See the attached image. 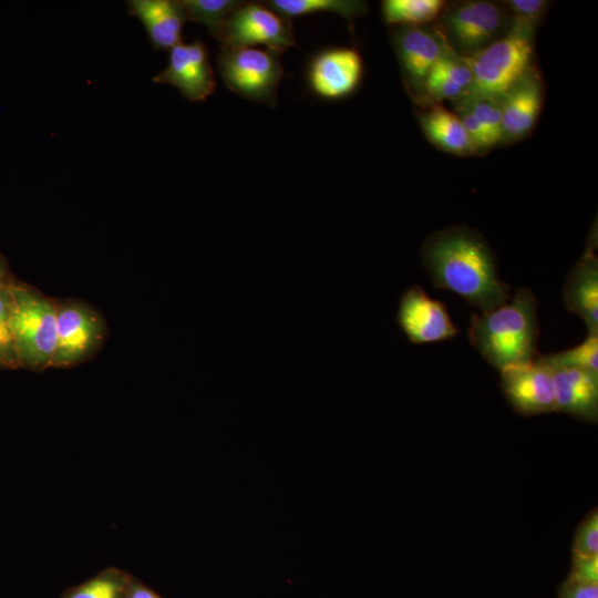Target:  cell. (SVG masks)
Wrapping results in <instances>:
<instances>
[{
  "mask_svg": "<svg viewBox=\"0 0 598 598\" xmlns=\"http://www.w3.org/2000/svg\"><path fill=\"white\" fill-rule=\"evenodd\" d=\"M217 68L226 87L258 103L277 105V91L283 75L281 52L258 48H221Z\"/></svg>",
  "mask_w": 598,
  "mask_h": 598,
  "instance_id": "5b68a950",
  "label": "cell"
},
{
  "mask_svg": "<svg viewBox=\"0 0 598 598\" xmlns=\"http://www.w3.org/2000/svg\"><path fill=\"white\" fill-rule=\"evenodd\" d=\"M542 358L551 367L577 368L598 375V334H588L579 346Z\"/></svg>",
  "mask_w": 598,
  "mask_h": 598,
  "instance_id": "603a6c76",
  "label": "cell"
},
{
  "mask_svg": "<svg viewBox=\"0 0 598 598\" xmlns=\"http://www.w3.org/2000/svg\"><path fill=\"white\" fill-rule=\"evenodd\" d=\"M574 556L582 558L598 557V515L592 512L578 527L574 543Z\"/></svg>",
  "mask_w": 598,
  "mask_h": 598,
  "instance_id": "83f0119b",
  "label": "cell"
},
{
  "mask_svg": "<svg viewBox=\"0 0 598 598\" xmlns=\"http://www.w3.org/2000/svg\"><path fill=\"white\" fill-rule=\"evenodd\" d=\"M398 322L413 343L437 342L457 334L445 306L420 286L408 288L401 296Z\"/></svg>",
  "mask_w": 598,
  "mask_h": 598,
  "instance_id": "7c38bea8",
  "label": "cell"
},
{
  "mask_svg": "<svg viewBox=\"0 0 598 598\" xmlns=\"http://www.w3.org/2000/svg\"><path fill=\"white\" fill-rule=\"evenodd\" d=\"M504 138H518L534 126L542 107V84L529 71L501 100Z\"/></svg>",
  "mask_w": 598,
  "mask_h": 598,
  "instance_id": "e0dca14e",
  "label": "cell"
},
{
  "mask_svg": "<svg viewBox=\"0 0 598 598\" xmlns=\"http://www.w3.org/2000/svg\"><path fill=\"white\" fill-rule=\"evenodd\" d=\"M422 256L433 285L460 295L481 312L511 298L509 287L499 277L488 245L467 228L434 234L424 244Z\"/></svg>",
  "mask_w": 598,
  "mask_h": 598,
  "instance_id": "6da1fadb",
  "label": "cell"
},
{
  "mask_svg": "<svg viewBox=\"0 0 598 598\" xmlns=\"http://www.w3.org/2000/svg\"><path fill=\"white\" fill-rule=\"evenodd\" d=\"M458 111H462L458 117L475 150L492 147L494 143L477 118L464 106L460 107Z\"/></svg>",
  "mask_w": 598,
  "mask_h": 598,
  "instance_id": "f1b7e54d",
  "label": "cell"
},
{
  "mask_svg": "<svg viewBox=\"0 0 598 598\" xmlns=\"http://www.w3.org/2000/svg\"><path fill=\"white\" fill-rule=\"evenodd\" d=\"M443 8L441 0H384L382 16L388 24L419 27L435 20Z\"/></svg>",
  "mask_w": 598,
  "mask_h": 598,
  "instance_id": "ffe728a7",
  "label": "cell"
},
{
  "mask_svg": "<svg viewBox=\"0 0 598 598\" xmlns=\"http://www.w3.org/2000/svg\"><path fill=\"white\" fill-rule=\"evenodd\" d=\"M533 35L509 32L482 50L465 56L472 83L465 97L501 100L530 69Z\"/></svg>",
  "mask_w": 598,
  "mask_h": 598,
  "instance_id": "277c9868",
  "label": "cell"
},
{
  "mask_svg": "<svg viewBox=\"0 0 598 598\" xmlns=\"http://www.w3.org/2000/svg\"><path fill=\"white\" fill-rule=\"evenodd\" d=\"M125 598H161L155 591L131 577Z\"/></svg>",
  "mask_w": 598,
  "mask_h": 598,
  "instance_id": "1f68e13d",
  "label": "cell"
},
{
  "mask_svg": "<svg viewBox=\"0 0 598 598\" xmlns=\"http://www.w3.org/2000/svg\"><path fill=\"white\" fill-rule=\"evenodd\" d=\"M126 4L156 50H171L183 42V28L188 20L181 0H130Z\"/></svg>",
  "mask_w": 598,
  "mask_h": 598,
  "instance_id": "2e32d148",
  "label": "cell"
},
{
  "mask_svg": "<svg viewBox=\"0 0 598 598\" xmlns=\"http://www.w3.org/2000/svg\"><path fill=\"white\" fill-rule=\"evenodd\" d=\"M427 76L448 81L466 91L472 83V71L465 56L458 55L450 47L432 66Z\"/></svg>",
  "mask_w": 598,
  "mask_h": 598,
  "instance_id": "d4e9b609",
  "label": "cell"
},
{
  "mask_svg": "<svg viewBox=\"0 0 598 598\" xmlns=\"http://www.w3.org/2000/svg\"><path fill=\"white\" fill-rule=\"evenodd\" d=\"M537 302L526 288L516 290L505 303L473 315L468 339L495 369L527 362L537 353Z\"/></svg>",
  "mask_w": 598,
  "mask_h": 598,
  "instance_id": "7a4b0ae2",
  "label": "cell"
},
{
  "mask_svg": "<svg viewBox=\"0 0 598 598\" xmlns=\"http://www.w3.org/2000/svg\"><path fill=\"white\" fill-rule=\"evenodd\" d=\"M499 371L504 393L517 412L535 415L555 411L553 371L542 355Z\"/></svg>",
  "mask_w": 598,
  "mask_h": 598,
  "instance_id": "9c48e42d",
  "label": "cell"
},
{
  "mask_svg": "<svg viewBox=\"0 0 598 598\" xmlns=\"http://www.w3.org/2000/svg\"><path fill=\"white\" fill-rule=\"evenodd\" d=\"M507 21L502 6L491 1H466L453 6L444 25L454 47L468 56L496 41Z\"/></svg>",
  "mask_w": 598,
  "mask_h": 598,
  "instance_id": "ba28073f",
  "label": "cell"
},
{
  "mask_svg": "<svg viewBox=\"0 0 598 598\" xmlns=\"http://www.w3.org/2000/svg\"><path fill=\"white\" fill-rule=\"evenodd\" d=\"M10 285L0 289V368L19 369L11 318L12 297Z\"/></svg>",
  "mask_w": 598,
  "mask_h": 598,
  "instance_id": "cb8c5ba5",
  "label": "cell"
},
{
  "mask_svg": "<svg viewBox=\"0 0 598 598\" xmlns=\"http://www.w3.org/2000/svg\"><path fill=\"white\" fill-rule=\"evenodd\" d=\"M591 241L570 269L564 288L566 308L580 317L588 334H598V261Z\"/></svg>",
  "mask_w": 598,
  "mask_h": 598,
  "instance_id": "5bb4252c",
  "label": "cell"
},
{
  "mask_svg": "<svg viewBox=\"0 0 598 598\" xmlns=\"http://www.w3.org/2000/svg\"><path fill=\"white\" fill-rule=\"evenodd\" d=\"M12 328L19 367L32 371L51 369L56 347V299L13 280Z\"/></svg>",
  "mask_w": 598,
  "mask_h": 598,
  "instance_id": "3957f363",
  "label": "cell"
},
{
  "mask_svg": "<svg viewBox=\"0 0 598 598\" xmlns=\"http://www.w3.org/2000/svg\"><path fill=\"white\" fill-rule=\"evenodd\" d=\"M548 2L543 0H511L507 2L508 12L513 14V31L533 35L535 25L540 21Z\"/></svg>",
  "mask_w": 598,
  "mask_h": 598,
  "instance_id": "4316f807",
  "label": "cell"
},
{
  "mask_svg": "<svg viewBox=\"0 0 598 598\" xmlns=\"http://www.w3.org/2000/svg\"><path fill=\"white\" fill-rule=\"evenodd\" d=\"M363 75V61L353 48L334 47L319 51L309 62V89L324 100H340L352 94Z\"/></svg>",
  "mask_w": 598,
  "mask_h": 598,
  "instance_id": "8fae6325",
  "label": "cell"
},
{
  "mask_svg": "<svg viewBox=\"0 0 598 598\" xmlns=\"http://www.w3.org/2000/svg\"><path fill=\"white\" fill-rule=\"evenodd\" d=\"M559 598H598V584H584L566 579L558 590Z\"/></svg>",
  "mask_w": 598,
  "mask_h": 598,
  "instance_id": "4dcf8cb0",
  "label": "cell"
},
{
  "mask_svg": "<svg viewBox=\"0 0 598 598\" xmlns=\"http://www.w3.org/2000/svg\"><path fill=\"white\" fill-rule=\"evenodd\" d=\"M265 3L289 20L318 12H332L351 22L367 12V3L357 0H269Z\"/></svg>",
  "mask_w": 598,
  "mask_h": 598,
  "instance_id": "d6986e66",
  "label": "cell"
},
{
  "mask_svg": "<svg viewBox=\"0 0 598 598\" xmlns=\"http://www.w3.org/2000/svg\"><path fill=\"white\" fill-rule=\"evenodd\" d=\"M153 81L173 85L190 102L206 100L216 90V79L204 42L197 39L172 48L166 68Z\"/></svg>",
  "mask_w": 598,
  "mask_h": 598,
  "instance_id": "30bf717a",
  "label": "cell"
},
{
  "mask_svg": "<svg viewBox=\"0 0 598 598\" xmlns=\"http://www.w3.org/2000/svg\"><path fill=\"white\" fill-rule=\"evenodd\" d=\"M131 577L116 567H109L68 589L61 598H125Z\"/></svg>",
  "mask_w": 598,
  "mask_h": 598,
  "instance_id": "44dd1931",
  "label": "cell"
},
{
  "mask_svg": "<svg viewBox=\"0 0 598 598\" xmlns=\"http://www.w3.org/2000/svg\"><path fill=\"white\" fill-rule=\"evenodd\" d=\"M216 40L221 48H256L283 52L296 45L292 23L266 3L243 2L230 13Z\"/></svg>",
  "mask_w": 598,
  "mask_h": 598,
  "instance_id": "52a82bcc",
  "label": "cell"
},
{
  "mask_svg": "<svg viewBox=\"0 0 598 598\" xmlns=\"http://www.w3.org/2000/svg\"><path fill=\"white\" fill-rule=\"evenodd\" d=\"M188 21L207 27L210 35L217 38L230 13L241 3L236 0H181Z\"/></svg>",
  "mask_w": 598,
  "mask_h": 598,
  "instance_id": "7402d4cb",
  "label": "cell"
},
{
  "mask_svg": "<svg viewBox=\"0 0 598 598\" xmlns=\"http://www.w3.org/2000/svg\"><path fill=\"white\" fill-rule=\"evenodd\" d=\"M462 102V106L466 107L477 118L494 145L504 140L499 100L464 97Z\"/></svg>",
  "mask_w": 598,
  "mask_h": 598,
  "instance_id": "484cf974",
  "label": "cell"
},
{
  "mask_svg": "<svg viewBox=\"0 0 598 598\" xmlns=\"http://www.w3.org/2000/svg\"><path fill=\"white\" fill-rule=\"evenodd\" d=\"M420 124L427 138L444 151L471 154L475 147L458 115L441 105H434L420 116Z\"/></svg>",
  "mask_w": 598,
  "mask_h": 598,
  "instance_id": "ac0fdd59",
  "label": "cell"
},
{
  "mask_svg": "<svg viewBox=\"0 0 598 598\" xmlns=\"http://www.w3.org/2000/svg\"><path fill=\"white\" fill-rule=\"evenodd\" d=\"M13 281L11 278L7 262L3 256L0 254V289L10 285Z\"/></svg>",
  "mask_w": 598,
  "mask_h": 598,
  "instance_id": "d6a6232c",
  "label": "cell"
},
{
  "mask_svg": "<svg viewBox=\"0 0 598 598\" xmlns=\"http://www.w3.org/2000/svg\"><path fill=\"white\" fill-rule=\"evenodd\" d=\"M551 371L555 411H561L585 421L596 422L598 415V375L577 368L551 367Z\"/></svg>",
  "mask_w": 598,
  "mask_h": 598,
  "instance_id": "9a60e30c",
  "label": "cell"
},
{
  "mask_svg": "<svg viewBox=\"0 0 598 598\" xmlns=\"http://www.w3.org/2000/svg\"><path fill=\"white\" fill-rule=\"evenodd\" d=\"M567 579L584 584H598V557L573 556V566Z\"/></svg>",
  "mask_w": 598,
  "mask_h": 598,
  "instance_id": "f546056e",
  "label": "cell"
},
{
  "mask_svg": "<svg viewBox=\"0 0 598 598\" xmlns=\"http://www.w3.org/2000/svg\"><path fill=\"white\" fill-rule=\"evenodd\" d=\"M392 40L406 83L423 90L432 66L448 48L446 40L421 27H401Z\"/></svg>",
  "mask_w": 598,
  "mask_h": 598,
  "instance_id": "4fadbf2b",
  "label": "cell"
},
{
  "mask_svg": "<svg viewBox=\"0 0 598 598\" xmlns=\"http://www.w3.org/2000/svg\"><path fill=\"white\" fill-rule=\"evenodd\" d=\"M56 347L51 368L71 369L94 358L104 347L109 328L104 316L80 299H56Z\"/></svg>",
  "mask_w": 598,
  "mask_h": 598,
  "instance_id": "8992f818",
  "label": "cell"
}]
</instances>
